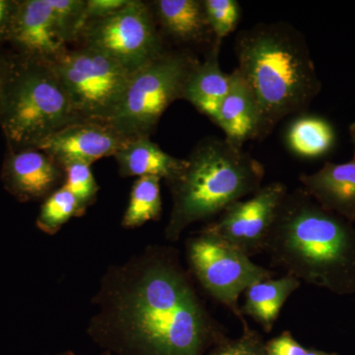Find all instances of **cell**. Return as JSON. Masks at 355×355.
I'll list each match as a JSON object with an SVG mask.
<instances>
[{
  "label": "cell",
  "mask_w": 355,
  "mask_h": 355,
  "mask_svg": "<svg viewBox=\"0 0 355 355\" xmlns=\"http://www.w3.org/2000/svg\"><path fill=\"white\" fill-rule=\"evenodd\" d=\"M1 180L6 190L19 202H44L64 186L65 172L55 159L40 149H8Z\"/></svg>",
  "instance_id": "13"
},
{
  "label": "cell",
  "mask_w": 355,
  "mask_h": 355,
  "mask_svg": "<svg viewBox=\"0 0 355 355\" xmlns=\"http://www.w3.org/2000/svg\"><path fill=\"white\" fill-rule=\"evenodd\" d=\"M184 247L188 270L195 282L244 322L240 295L257 282L273 279L275 270L257 265L237 248L203 228L189 237Z\"/></svg>",
  "instance_id": "7"
},
{
  "label": "cell",
  "mask_w": 355,
  "mask_h": 355,
  "mask_svg": "<svg viewBox=\"0 0 355 355\" xmlns=\"http://www.w3.org/2000/svg\"><path fill=\"white\" fill-rule=\"evenodd\" d=\"M17 0H0V42L8 40Z\"/></svg>",
  "instance_id": "29"
},
{
  "label": "cell",
  "mask_w": 355,
  "mask_h": 355,
  "mask_svg": "<svg viewBox=\"0 0 355 355\" xmlns=\"http://www.w3.org/2000/svg\"><path fill=\"white\" fill-rule=\"evenodd\" d=\"M237 67L259 112L257 140L287 116L306 113L322 90L304 35L284 21L259 23L238 33Z\"/></svg>",
  "instance_id": "2"
},
{
  "label": "cell",
  "mask_w": 355,
  "mask_h": 355,
  "mask_svg": "<svg viewBox=\"0 0 355 355\" xmlns=\"http://www.w3.org/2000/svg\"><path fill=\"white\" fill-rule=\"evenodd\" d=\"M212 34L217 41L232 34L241 20L242 8L237 0H202Z\"/></svg>",
  "instance_id": "23"
},
{
  "label": "cell",
  "mask_w": 355,
  "mask_h": 355,
  "mask_svg": "<svg viewBox=\"0 0 355 355\" xmlns=\"http://www.w3.org/2000/svg\"><path fill=\"white\" fill-rule=\"evenodd\" d=\"M7 58L0 57V94H1L2 84L6 74Z\"/></svg>",
  "instance_id": "30"
},
{
  "label": "cell",
  "mask_w": 355,
  "mask_h": 355,
  "mask_svg": "<svg viewBox=\"0 0 355 355\" xmlns=\"http://www.w3.org/2000/svg\"><path fill=\"white\" fill-rule=\"evenodd\" d=\"M79 120L53 62L18 53L7 58L0 127L9 150L37 148L53 133Z\"/></svg>",
  "instance_id": "5"
},
{
  "label": "cell",
  "mask_w": 355,
  "mask_h": 355,
  "mask_svg": "<svg viewBox=\"0 0 355 355\" xmlns=\"http://www.w3.org/2000/svg\"><path fill=\"white\" fill-rule=\"evenodd\" d=\"M288 189L282 182L261 187L248 200H238L203 227L246 254L266 252L268 237Z\"/></svg>",
  "instance_id": "10"
},
{
  "label": "cell",
  "mask_w": 355,
  "mask_h": 355,
  "mask_svg": "<svg viewBox=\"0 0 355 355\" xmlns=\"http://www.w3.org/2000/svg\"><path fill=\"white\" fill-rule=\"evenodd\" d=\"M77 40L83 42L81 46L101 51L132 73L167 49L150 6L140 0H130L109 17L89 21Z\"/></svg>",
  "instance_id": "9"
},
{
  "label": "cell",
  "mask_w": 355,
  "mask_h": 355,
  "mask_svg": "<svg viewBox=\"0 0 355 355\" xmlns=\"http://www.w3.org/2000/svg\"><path fill=\"white\" fill-rule=\"evenodd\" d=\"M216 125L223 130L225 139L243 149L249 140L257 139L259 112L251 90L237 69L230 73V87L222 102Z\"/></svg>",
  "instance_id": "17"
},
{
  "label": "cell",
  "mask_w": 355,
  "mask_h": 355,
  "mask_svg": "<svg viewBox=\"0 0 355 355\" xmlns=\"http://www.w3.org/2000/svg\"><path fill=\"white\" fill-rule=\"evenodd\" d=\"M65 181L64 187L76 196L86 209L96 202L99 186L91 166L83 163H72L64 166Z\"/></svg>",
  "instance_id": "24"
},
{
  "label": "cell",
  "mask_w": 355,
  "mask_h": 355,
  "mask_svg": "<svg viewBox=\"0 0 355 355\" xmlns=\"http://www.w3.org/2000/svg\"><path fill=\"white\" fill-rule=\"evenodd\" d=\"M18 55L53 62L67 50L50 0H17L8 40Z\"/></svg>",
  "instance_id": "12"
},
{
  "label": "cell",
  "mask_w": 355,
  "mask_h": 355,
  "mask_svg": "<svg viewBox=\"0 0 355 355\" xmlns=\"http://www.w3.org/2000/svg\"><path fill=\"white\" fill-rule=\"evenodd\" d=\"M114 157L123 178L153 176L168 182L186 166V159L170 155L147 137L128 139Z\"/></svg>",
  "instance_id": "18"
},
{
  "label": "cell",
  "mask_w": 355,
  "mask_h": 355,
  "mask_svg": "<svg viewBox=\"0 0 355 355\" xmlns=\"http://www.w3.org/2000/svg\"><path fill=\"white\" fill-rule=\"evenodd\" d=\"M92 303L87 335L111 355H207L228 338L169 245L109 266Z\"/></svg>",
  "instance_id": "1"
},
{
  "label": "cell",
  "mask_w": 355,
  "mask_h": 355,
  "mask_svg": "<svg viewBox=\"0 0 355 355\" xmlns=\"http://www.w3.org/2000/svg\"><path fill=\"white\" fill-rule=\"evenodd\" d=\"M302 188L324 209L355 223V160L324 163L313 174L299 177Z\"/></svg>",
  "instance_id": "15"
},
{
  "label": "cell",
  "mask_w": 355,
  "mask_h": 355,
  "mask_svg": "<svg viewBox=\"0 0 355 355\" xmlns=\"http://www.w3.org/2000/svg\"><path fill=\"white\" fill-rule=\"evenodd\" d=\"M164 43L166 40L191 51V46L211 48L216 42L202 0H154L149 2Z\"/></svg>",
  "instance_id": "14"
},
{
  "label": "cell",
  "mask_w": 355,
  "mask_h": 355,
  "mask_svg": "<svg viewBox=\"0 0 355 355\" xmlns=\"http://www.w3.org/2000/svg\"><path fill=\"white\" fill-rule=\"evenodd\" d=\"M242 335L238 338H225L207 355H268L263 336L250 328L246 320L242 322Z\"/></svg>",
  "instance_id": "26"
},
{
  "label": "cell",
  "mask_w": 355,
  "mask_h": 355,
  "mask_svg": "<svg viewBox=\"0 0 355 355\" xmlns=\"http://www.w3.org/2000/svg\"><path fill=\"white\" fill-rule=\"evenodd\" d=\"M160 182L158 177L137 178L130 191L127 209L121 219L123 228H139L147 222L160 220L162 216Z\"/></svg>",
  "instance_id": "21"
},
{
  "label": "cell",
  "mask_w": 355,
  "mask_h": 355,
  "mask_svg": "<svg viewBox=\"0 0 355 355\" xmlns=\"http://www.w3.org/2000/svg\"><path fill=\"white\" fill-rule=\"evenodd\" d=\"M222 42H214L205 60L198 62L187 80L183 100L191 103L200 113L216 123L222 102L230 87V74L219 62Z\"/></svg>",
  "instance_id": "16"
},
{
  "label": "cell",
  "mask_w": 355,
  "mask_h": 355,
  "mask_svg": "<svg viewBox=\"0 0 355 355\" xmlns=\"http://www.w3.org/2000/svg\"><path fill=\"white\" fill-rule=\"evenodd\" d=\"M300 286V280L288 275L257 282L245 291L242 314L252 318L266 333H270L287 299Z\"/></svg>",
  "instance_id": "20"
},
{
  "label": "cell",
  "mask_w": 355,
  "mask_h": 355,
  "mask_svg": "<svg viewBox=\"0 0 355 355\" xmlns=\"http://www.w3.org/2000/svg\"><path fill=\"white\" fill-rule=\"evenodd\" d=\"M51 355H78L76 354H74L73 352H71V350H67V352H58V354H51ZM99 355H111L108 354V352H103L101 354Z\"/></svg>",
  "instance_id": "33"
},
{
  "label": "cell",
  "mask_w": 355,
  "mask_h": 355,
  "mask_svg": "<svg viewBox=\"0 0 355 355\" xmlns=\"http://www.w3.org/2000/svg\"><path fill=\"white\" fill-rule=\"evenodd\" d=\"M186 166L166 182L172 209L164 234L179 241L189 226L218 216L229 205L261 188L265 167L258 159L224 139L205 137L193 147Z\"/></svg>",
  "instance_id": "4"
},
{
  "label": "cell",
  "mask_w": 355,
  "mask_h": 355,
  "mask_svg": "<svg viewBox=\"0 0 355 355\" xmlns=\"http://www.w3.org/2000/svg\"><path fill=\"white\" fill-rule=\"evenodd\" d=\"M284 139L293 155L303 159H320L335 150L338 133L328 119L306 112L289 121Z\"/></svg>",
  "instance_id": "19"
},
{
  "label": "cell",
  "mask_w": 355,
  "mask_h": 355,
  "mask_svg": "<svg viewBox=\"0 0 355 355\" xmlns=\"http://www.w3.org/2000/svg\"><path fill=\"white\" fill-rule=\"evenodd\" d=\"M85 207L64 186L44 200L37 227L48 235H55L67 222L85 214Z\"/></svg>",
  "instance_id": "22"
},
{
  "label": "cell",
  "mask_w": 355,
  "mask_h": 355,
  "mask_svg": "<svg viewBox=\"0 0 355 355\" xmlns=\"http://www.w3.org/2000/svg\"><path fill=\"white\" fill-rule=\"evenodd\" d=\"M200 62L191 51L166 49L132 72L108 123L128 139L150 137L166 110L177 100H183L187 80Z\"/></svg>",
  "instance_id": "6"
},
{
  "label": "cell",
  "mask_w": 355,
  "mask_h": 355,
  "mask_svg": "<svg viewBox=\"0 0 355 355\" xmlns=\"http://www.w3.org/2000/svg\"><path fill=\"white\" fill-rule=\"evenodd\" d=\"M349 133L350 141H352V147H354V156H352V159L355 160V121L349 125Z\"/></svg>",
  "instance_id": "31"
},
{
  "label": "cell",
  "mask_w": 355,
  "mask_h": 355,
  "mask_svg": "<svg viewBox=\"0 0 355 355\" xmlns=\"http://www.w3.org/2000/svg\"><path fill=\"white\" fill-rule=\"evenodd\" d=\"M130 0H86L85 24L89 21L103 19L127 6Z\"/></svg>",
  "instance_id": "27"
},
{
  "label": "cell",
  "mask_w": 355,
  "mask_h": 355,
  "mask_svg": "<svg viewBox=\"0 0 355 355\" xmlns=\"http://www.w3.org/2000/svg\"><path fill=\"white\" fill-rule=\"evenodd\" d=\"M266 349L268 355H305L307 352L289 331H284L266 343Z\"/></svg>",
  "instance_id": "28"
},
{
  "label": "cell",
  "mask_w": 355,
  "mask_h": 355,
  "mask_svg": "<svg viewBox=\"0 0 355 355\" xmlns=\"http://www.w3.org/2000/svg\"><path fill=\"white\" fill-rule=\"evenodd\" d=\"M266 252L301 282L336 295L355 293L354 223L324 209L303 188L287 193Z\"/></svg>",
  "instance_id": "3"
},
{
  "label": "cell",
  "mask_w": 355,
  "mask_h": 355,
  "mask_svg": "<svg viewBox=\"0 0 355 355\" xmlns=\"http://www.w3.org/2000/svg\"><path fill=\"white\" fill-rule=\"evenodd\" d=\"M53 64L77 116L108 123L123 99L132 72L87 46L67 49Z\"/></svg>",
  "instance_id": "8"
},
{
  "label": "cell",
  "mask_w": 355,
  "mask_h": 355,
  "mask_svg": "<svg viewBox=\"0 0 355 355\" xmlns=\"http://www.w3.org/2000/svg\"><path fill=\"white\" fill-rule=\"evenodd\" d=\"M128 140L108 123L79 120L53 133L37 149L64 168L72 163L91 166L100 159L114 156Z\"/></svg>",
  "instance_id": "11"
},
{
  "label": "cell",
  "mask_w": 355,
  "mask_h": 355,
  "mask_svg": "<svg viewBox=\"0 0 355 355\" xmlns=\"http://www.w3.org/2000/svg\"><path fill=\"white\" fill-rule=\"evenodd\" d=\"M305 355H338L336 354H329V352H322V350L307 349Z\"/></svg>",
  "instance_id": "32"
},
{
  "label": "cell",
  "mask_w": 355,
  "mask_h": 355,
  "mask_svg": "<svg viewBox=\"0 0 355 355\" xmlns=\"http://www.w3.org/2000/svg\"><path fill=\"white\" fill-rule=\"evenodd\" d=\"M50 2L67 43L77 41L85 25L86 0H50Z\"/></svg>",
  "instance_id": "25"
}]
</instances>
